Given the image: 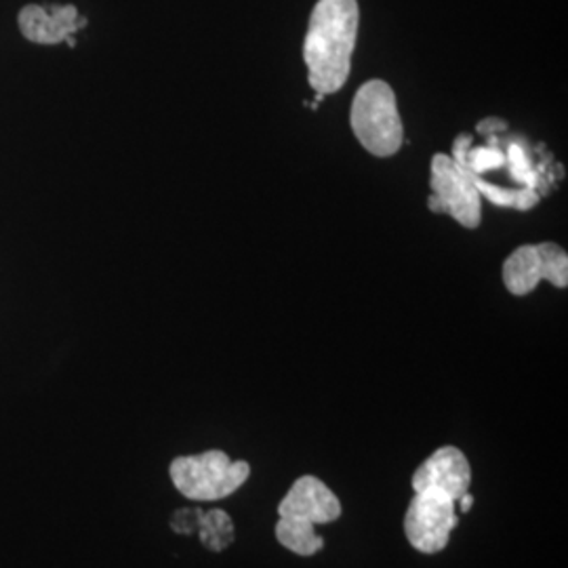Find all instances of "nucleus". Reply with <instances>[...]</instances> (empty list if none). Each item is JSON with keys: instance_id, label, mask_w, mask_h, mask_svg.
Returning <instances> with one entry per match:
<instances>
[{"instance_id": "obj_6", "label": "nucleus", "mask_w": 568, "mask_h": 568, "mask_svg": "<svg viewBox=\"0 0 568 568\" xmlns=\"http://www.w3.org/2000/svg\"><path fill=\"white\" fill-rule=\"evenodd\" d=\"M342 511L339 497L316 476H302L295 480L278 506L281 518H297L314 527L335 523L342 518Z\"/></svg>"}, {"instance_id": "obj_3", "label": "nucleus", "mask_w": 568, "mask_h": 568, "mask_svg": "<svg viewBox=\"0 0 568 568\" xmlns=\"http://www.w3.org/2000/svg\"><path fill=\"white\" fill-rule=\"evenodd\" d=\"M171 480L192 501H220L234 495L251 476L246 462H232L224 450L178 457L169 467Z\"/></svg>"}, {"instance_id": "obj_13", "label": "nucleus", "mask_w": 568, "mask_h": 568, "mask_svg": "<svg viewBox=\"0 0 568 568\" xmlns=\"http://www.w3.org/2000/svg\"><path fill=\"white\" fill-rule=\"evenodd\" d=\"M537 253H539V262H541V276L544 281L558 286V288H567L568 284V255L565 248H560L558 244L541 243L535 244Z\"/></svg>"}, {"instance_id": "obj_16", "label": "nucleus", "mask_w": 568, "mask_h": 568, "mask_svg": "<svg viewBox=\"0 0 568 568\" xmlns=\"http://www.w3.org/2000/svg\"><path fill=\"white\" fill-rule=\"evenodd\" d=\"M201 516H203L201 509H180V511H175V516L171 520V527L175 528L180 535L194 532V530H199Z\"/></svg>"}, {"instance_id": "obj_14", "label": "nucleus", "mask_w": 568, "mask_h": 568, "mask_svg": "<svg viewBox=\"0 0 568 568\" xmlns=\"http://www.w3.org/2000/svg\"><path fill=\"white\" fill-rule=\"evenodd\" d=\"M462 166H466L471 175H483L493 169H501L506 164V154L493 145H480V148H469L466 159L462 161Z\"/></svg>"}, {"instance_id": "obj_10", "label": "nucleus", "mask_w": 568, "mask_h": 568, "mask_svg": "<svg viewBox=\"0 0 568 568\" xmlns=\"http://www.w3.org/2000/svg\"><path fill=\"white\" fill-rule=\"evenodd\" d=\"M276 539L283 548L304 558L314 556L325 548V539L316 535L314 525L297 518H281L276 523Z\"/></svg>"}, {"instance_id": "obj_17", "label": "nucleus", "mask_w": 568, "mask_h": 568, "mask_svg": "<svg viewBox=\"0 0 568 568\" xmlns=\"http://www.w3.org/2000/svg\"><path fill=\"white\" fill-rule=\"evenodd\" d=\"M506 129H508V122L501 121V119H485V121L478 122V133L480 135H490V133L506 131Z\"/></svg>"}, {"instance_id": "obj_5", "label": "nucleus", "mask_w": 568, "mask_h": 568, "mask_svg": "<svg viewBox=\"0 0 568 568\" xmlns=\"http://www.w3.org/2000/svg\"><path fill=\"white\" fill-rule=\"evenodd\" d=\"M432 196L429 209L434 213H448L464 227H478L480 224V194L474 175L466 166L455 163L450 156L436 154L432 159Z\"/></svg>"}, {"instance_id": "obj_18", "label": "nucleus", "mask_w": 568, "mask_h": 568, "mask_svg": "<svg viewBox=\"0 0 568 568\" xmlns=\"http://www.w3.org/2000/svg\"><path fill=\"white\" fill-rule=\"evenodd\" d=\"M469 148H471V138H469V135H462V138H457L453 161H455V163H462V161L466 159L467 150H469Z\"/></svg>"}, {"instance_id": "obj_12", "label": "nucleus", "mask_w": 568, "mask_h": 568, "mask_svg": "<svg viewBox=\"0 0 568 568\" xmlns=\"http://www.w3.org/2000/svg\"><path fill=\"white\" fill-rule=\"evenodd\" d=\"M474 182H476L480 196H485L490 203L499 204V206H516L520 211H528V209H532L535 204L539 203V194L532 187L506 190L501 185L485 182L480 175H474Z\"/></svg>"}, {"instance_id": "obj_4", "label": "nucleus", "mask_w": 568, "mask_h": 568, "mask_svg": "<svg viewBox=\"0 0 568 568\" xmlns=\"http://www.w3.org/2000/svg\"><path fill=\"white\" fill-rule=\"evenodd\" d=\"M457 527V501L447 493L436 488L415 493L405 514V535L413 548L422 554H438L447 548L450 532Z\"/></svg>"}, {"instance_id": "obj_11", "label": "nucleus", "mask_w": 568, "mask_h": 568, "mask_svg": "<svg viewBox=\"0 0 568 568\" xmlns=\"http://www.w3.org/2000/svg\"><path fill=\"white\" fill-rule=\"evenodd\" d=\"M199 532L204 548L211 551H224L234 541V525L222 509H211L201 516Z\"/></svg>"}, {"instance_id": "obj_15", "label": "nucleus", "mask_w": 568, "mask_h": 568, "mask_svg": "<svg viewBox=\"0 0 568 568\" xmlns=\"http://www.w3.org/2000/svg\"><path fill=\"white\" fill-rule=\"evenodd\" d=\"M506 163H509V171L514 175V180L518 182L527 183V187L537 190V173L532 171V166L528 163L527 152L518 145V143H511L508 148V154H506Z\"/></svg>"}, {"instance_id": "obj_1", "label": "nucleus", "mask_w": 568, "mask_h": 568, "mask_svg": "<svg viewBox=\"0 0 568 568\" xmlns=\"http://www.w3.org/2000/svg\"><path fill=\"white\" fill-rule=\"evenodd\" d=\"M358 0H318L304 41V61L316 93H337L349 77L358 37Z\"/></svg>"}, {"instance_id": "obj_19", "label": "nucleus", "mask_w": 568, "mask_h": 568, "mask_svg": "<svg viewBox=\"0 0 568 568\" xmlns=\"http://www.w3.org/2000/svg\"><path fill=\"white\" fill-rule=\"evenodd\" d=\"M457 506L462 509V514H467V511L471 509V506H474V497H471L469 493L462 495V497H459V501H457Z\"/></svg>"}, {"instance_id": "obj_2", "label": "nucleus", "mask_w": 568, "mask_h": 568, "mask_svg": "<svg viewBox=\"0 0 568 568\" xmlns=\"http://www.w3.org/2000/svg\"><path fill=\"white\" fill-rule=\"evenodd\" d=\"M352 129L358 142L379 159H387L405 142L396 95L384 81H368L352 103Z\"/></svg>"}, {"instance_id": "obj_7", "label": "nucleus", "mask_w": 568, "mask_h": 568, "mask_svg": "<svg viewBox=\"0 0 568 568\" xmlns=\"http://www.w3.org/2000/svg\"><path fill=\"white\" fill-rule=\"evenodd\" d=\"M410 485L415 493L426 490V488H436V490L447 493L450 499L459 501V497L466 495L471 485V467H469L464 450H459L457 447L438 448L413 474Z\"/></svg>"}, {"instance_id": "obj_8", "label": "nucleus", "mask_w": 568, "mask_h": 568, "mask_svg": "<svg viewBox=\"0 0 568 568\" xmlns=\"http://www.w3.org/2000/svg\"><path fill=\"white\" fill-rule=\"evenodd\" d=\"M18 21L21 34L37 44H60L87 26L74 4H58L51 11L41 4H28L21 9Z\"/></svg>"}, {"instance_id": "obj_9", "label": "nucleus", "mask_w": 568, "mask_h": 568, "mask_svg": "<svg viewBox=\"0 0 568 568\" xmlns=\"http://www.w3.org/2000/svg\"><path fill=\"white\" fill-rule=\"evenodd\" d=\"M544 281L541 262L535 244L518 246L504 264V283L511 295H528Z\"/></svg>"}]
</instances>
